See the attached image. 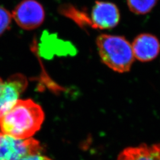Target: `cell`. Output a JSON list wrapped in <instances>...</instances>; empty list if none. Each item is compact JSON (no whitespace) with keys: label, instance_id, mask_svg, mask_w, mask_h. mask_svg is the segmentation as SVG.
Here are the masks:
<instances>
[{"label":"cell","instance_id":"1","mask_svg":"<svg viewBox=\"0 0 160 160\" xmlns=\"http://www.w3.org/2000/svg\"><path fill=\"white\" fill-rule=\"evenodd\" d=\"M45 114L42 108L30 99L17 100L0 112V133L25 139L40 129Z\"/></svg>","mask_w":160,"mask_h":160},{"label":"cell","instance_id":"2","mask_svg":"<svg viewBox=\"0 0 160 160\" xmlns=\"http://www.w3.org/2000/svg\"><path fill=\"white\" fill-rule=\"evenodd\" d=\"M97 50L105 65L116 72L130 71L134 62L131 43L123 36L102 34L97 37Z\"/></svg>","mask_w":160,"mask_h":160},{"label":"cell","instance_id":"3","mask_svg":"<svg viewBox=\"0 0 160 160\" xmlns=\"http://www.w3.org/2000/svg\"><path fill=\"white\" fill-rule=\"evenodd\" d=\"M42 151L40 143L33 138L19 139L0 133V160H20Z\"/></svg>","mask_w":160,"mask_h":160},{"label":"cell","instance_id":"4","mask_svg":"<svg viewBox=\"0 0 160 160\" xmlns=\"http://www.w3.org/2000/svg\"><path fill=\"white\" fill-rule=\"evenodd\" d=\"M44 8L36 0H23L12 12V17L22 29L30 30L39 28L45 20Z\"/></svg>","mask_w":160,"mask_h":160},{"label":"cell","instance_id":"5","mask_svg":"<svg viewBox=\"0 0 160 160\" xmlns=\"http://www.w3.org/2000/svg\"><path fill=\"white\" fill-rule=\"evenodd\" d=\"M120 18V12L114 3L97 1L92 8L90 20L92 27L104 30L115 28Z\"/></svg>","mask_w":160,"mask_h":160},{"label":"cell","instance_id":"6","mask_svg":"<svg viewBox=\"0 0 160 160\" xmlns=\"http://www.w3.org/2000/svg\"><path fill=\"white\" fill-rule=\"evenodd\" d=\"M134 58L141 62L154 60L160 52V42L153 34L142 33L137 36L131 43Z\"/></svg>","mask_w":160,"mask_h":160},{"label":"cell","instance_id":"7","mask_svg":"<svg viewBox=\"0 0 160 160\" xmlns=\"http://www.w3.org/2000/svg\"><path fill=\"white\" fill-rule=\"evenodd\" d=\"M28 85L26 77L20 74L12 75L0 87V112L18 100Z\"/></svg>","mask_w":160,"mask_h":160},{"label":"cell","instance_id":"8","mask_svg":"<svg viewBox=\"0 0 160 160\" xmlns=\"http://www.w3.org/2000/svg\"><path fill=\"white\" fill-rule=\"evenodd\" d=\"M132 160H160V143L127 148Z\"/></svg>","mask_w":160,"mask_h":160},{"label":"cell","instance_id":"9","mask_svg":"<svg viewBox=\"0 0 160 160\" xmlns=\"http://www.w3.org/2000/svg\"><path fill=\"white\" fill-rule=\"evenodd\" d=\"M128 8L134 14L144 15L151 12L158 0H126Z\"/></svg>","mask_w":160,"mask_h":160},{"label":"cell","instance_id":"10","mask_svg":"<svg viewBox=\"0 0 160 160\" xmlns=\"http://www.w3.org/2000/svg\"><path fill=\"white\" fill-rule=\"evenodd\" d=\"M12 16L5 8L0 6V36L10 28Z\"/></svg>","mask_w":160,"mask_h":160},{"label":"cell","instance_id":"11","mask_svg":"<svg viewBox=\"0 0 160 160\" xmlns=\"http://www.w3.org/2000/svg\"><path fill=\"white\" fill-rule=\"evenodd\" d=\"M20 160H52L49 157L43 155L40 153H36L33 154H30L24 157Z\"/></svg>","mask_w":160,"mask_h":160},{"label":"cell","instance_id":"12","mask_svg":"<svg viewBox=\"0 0 160 160\" xmlns=\"http://www.w3.org/2000/svg\"><path fill=\"white\" fill-rule=\"evenodd\" d=\"M117 160H132V159L128 151L125 149L121 152L120 155L118 156Z\"/></svg>","mask_w":160,"mask_h":160},{"label":"cell","instance_id":"13","mask_svg":"<svg viewBox=\"0 0 160 160\" xmlns=\"http://www.w3.org/2000/svg\"><path fill=\"white\" fill-rule=\"evenodd\" d=\"M2 79L0 78V87H1V86L2 85Z\"/></svg>","mask_w":160,"mask_h":160}]
</instances>
